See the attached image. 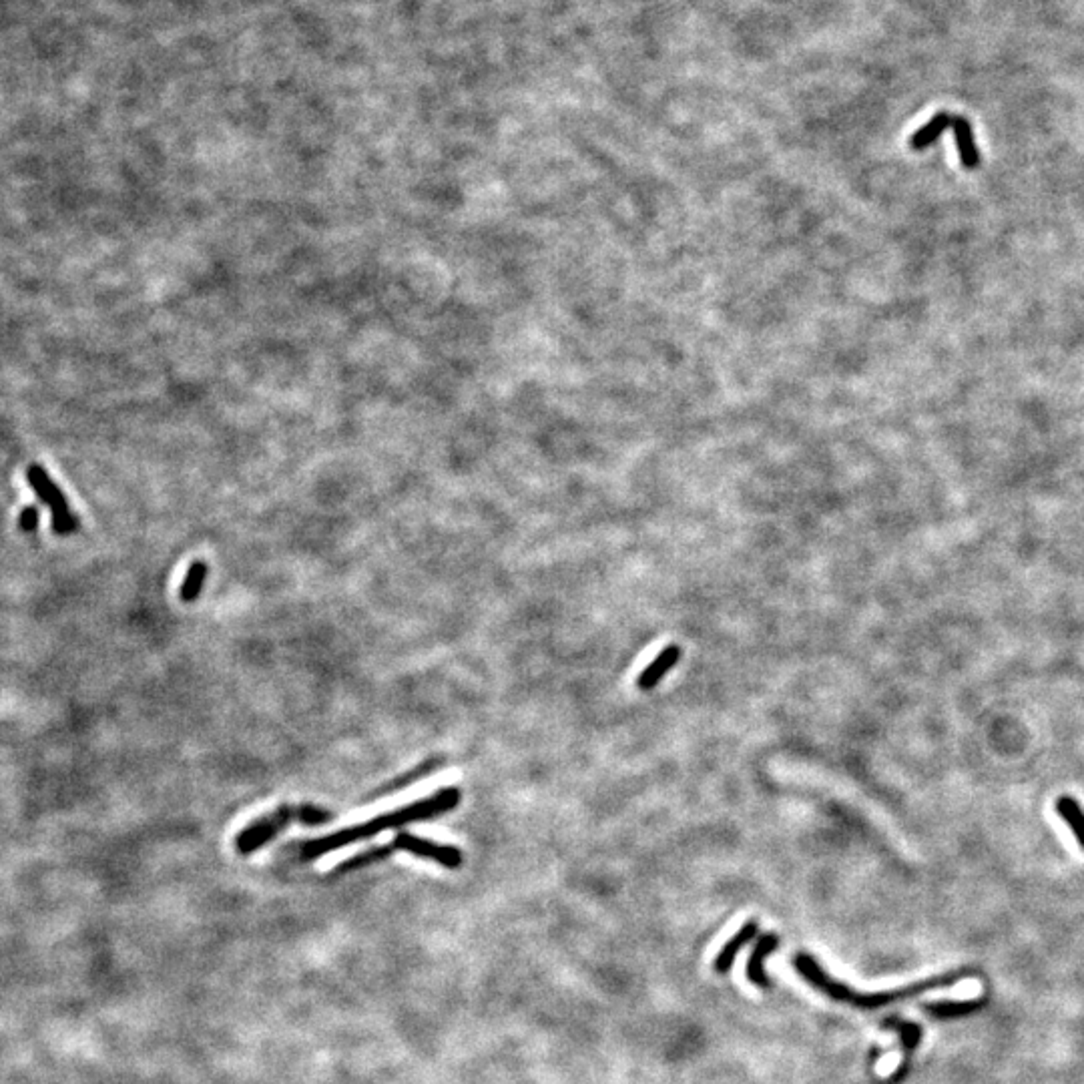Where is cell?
<instances>
[{"label":"cell","instance_id":"cell-15","mask_svg":"<svg viewBox=\"0 0 1084 1084\" xmlns=\"http://www.w3.org/2000/svg\"><path fill=\"white\" fill-rule=\"evenodd\" d=\"M438 767H442V759H430V761H424V763H422L420 767H416L414 771H410V773H404V775H400L398 779L390 781V783H388L386 787H382V789H380L378 793H380V795H388V793H392V791L404 789V787H408V785H412V783L420 781V779H422L424 775H430V773H434V771H436Z\"/></svg>","mask_w":1084,"mask_h":1084},{"label":"cell","instance_id":"cell-9","mask_svg":"<svg viewBox=\"0 0 1084 1084\" xmlns=\"http://www.w3.org/2000/svg\"><path fill=\"white\" fill-rule=\"evenodd\" d=\"M757 930H759V926H757L755 920L745 922L743 928H741V930H739V932H737V934L721 948V952L717 954L715 964H713V966H715V972L727 974V972L731 970V966H733L735 956L739 954V950H741L745 944H749V942L757 936Z\"/></svg>","mask_w":1084,"mask_h":1084},{"label":"cell","instance_id":"cell-12","mask_svg":"<svg viewBox=\"0 0 1084 1084\" xmlns=\"http://www.w3.org/2000/svg\"><path fill=\"white\" fill-rule=\"evenodd\" d=\"M1056 811H1058V816L1066 822V826L1072 830L1078 846L1084 850V811L1078 805V801L1064 795L1056 801Z\"/></svg>","mask_w":1084,"mask_h":1084},{"label":"cell","instance_id":"cell-1","mask_svg":"<svg viewBox=\"0 0 1084 1084\" xmlns=\"http://www.w3.org/2000/svg\"><path fill=\"white\" fill-rule=\"evenodd\" d=\"M460 801H462V791L458 787L438 789L436 793H432L426 799H418V801H414L410 805L388 811V813H384V816H378V818L368 820L364 824L342 828L338 832H332L330 836H322V838L304 842L300 846V850H298L300 860L302 862H312V860H318V858H322L326 854L348 848V846H352V844H356L360 840H370V838H374L378 834L398 830V828H404V826L414 824V822H426V820L444 816V813L452 811Z\"/></svg>","mask_w":1084,"mask_h":1084},{"label":"cell","instance_id":"cell-4","mask_svg":"<svg viewBox=\"0 0 1084 1084\" xmlns=\"http://www.w3.org/2000/svg\"><path fill=\"white\" fill-rule=\"evenodd\" d=\"M27 480H29L31 488L35 490L37 498L41 502H45L47 508L51 510L53 532L59 534V536L75 534L81 528V520L75 514V510L69 506L61 486L55 484L51 474L41 464H31L27 468Z\"/></svg>","mask_w":1084,"mask_h":1084},{"label":"cell","instance_id":"cell-7","mask_svg":"<svg viewBox=\"0 0 1084 1084\" xmlns=\"http://www.w3.org/2000/svg\"><path fill=\"white\" fill-rule=\"evenodd\" d=\"M779 946V938L775 934H765L757 940L749 960H747V966H745V976L747 980L757 986V988H769V978L765 974V960L767 956Z\"/></svg>","mask_w":1084,"mask_h":1084},{"label":"cell","instance_id":"cell-6","mask_svg":"<svg viewBox=\"0 0 1084 1084\" xmlns=\"http://www.w3.org/2000/svg\"><path fill=\"white\" fill-rule=\"evenodd\" d=\"M681 655H683V651H681L679 645H667L637 677L639 689L641 691H653L667 677V673L673 671V667L679 663Z\"/></svg>","mask_w":1084,"mask_h":1084},{"label":"cell","instance_id":"cell-14","mask_svg":"<svg viewBox=\"0 0 1084 1084\" xmlns=\"http://www.w3.org/2000/svg\"><path fill=\"white\" fill-rule=\"evenodd\" d=\"M394 852H396V848H394L392 844H390V846H380V848H370V850H366V852H362V854H356V856H352L350 860L342 862V864L336 868V872L340 874V872H356V870H362V868L372 866V864H376V862L388 860Z\"/></svg>","mask_w":1084,"mask_h":1084},{"label":"cell","instance_id":"cell-10","mask_svg":"<svg viewBox=\"0 0 1084 1084\" xmlns=\"http://www.w3.org/2000/svg\"><path fill=\"white\" fill-rule=\"evenodd\" d=\"M952 129H954V141L958 145L962 165L966 169H976L980 165V153L976 147L972 125L964 117H952Z\"/></svg>","mask_w":1084,"mask_h":1084},{"label":"cell","instance_id":"cell-13","mask_svg":"<svg viewBox=\"0 0 1084 1084\" xmlns=\"http://www.w3.org/2000/svg\"><path fill=\"white\" fill-rule=\"evenodd\" d=\"M207 571H209L207 563H203V561L191 563V567H189V571H187V575H185V579L181 583V589H179V599L183 603H195L199 599V595L203 591V585L207 581Z\"/></svg>","mask_w":1084,"mask_h":1084},{"label":"cell","instance_id":"cell-16","mask_svg":"<svg viewBox=\"0 0 1084 1084\" xmlns=\"http://www.w3.org/2000/svg\"><path fill=\"white\" fill-rule=\"evenodd\" d=\"M41 524V510L37 506H27L19 514V528L23 532H35Z\"/></svg>","mask_w":1084,"mask_h":1084},{"label":"cell","instance_id":"cell-11","mask_svg":"<svg viewBox=\"0 0 1084 1084\" xmlns=\"http://www.w3.org/2000/svg\"><path fill=\"white\" fill-rule=\"evenodd\" d=\"M952 127V115L950 113H936L924 127H920L912 137H910V147L914 151H924L928 149L930 145H934L940 135Z\"/></svg>","mask_w":1084,"mask_h":1084},{"label":"cell","instance_id":"cell-2","mask_svg":"<svg viewBox=\"0 0 1084 1084\" xmlns=\"http://www.w3.org/2000/svg\"><path fill=\"white\" fill-rule=\"evenodd\" d=\"M793 966L811 986H816L818 990L828 994L832 1000H838V1002H844V1004H850V1006H858V1008H866V1010L884 1008V1006H888L892 1002L914 998V996H918V994H922L926 990H934L938 986H948V984L962 978V974H948V976H942V978L936 976V978H930L926 982H918V984L904 986V988H898V990H886V992H876V994H860V992L852 990L850 986H846L842 982H836L832 976H828V972L816 960H813L809 954H797L793 958Z\"/></svg>","mask_w":1084,"mask_h":1084},{"label":"cell","instance_id":"cell-3","mask_svg":"<svg viewBox=\"0 0 1084 1084\" xmlns=\"http://www.w3.org/2000/svg\"><path fill=\"white\" fill-rule=\"evenodd\" d=\"M334 820V813H330L324 807L300 803V805H280L267 816L257 818L249 826H245L235 836V848L239 854L249 856L263 846H267L276 836H280L290 824H304V826H324Z\"/></svg>","mask_w":1084,"mask_h":1084},{"label":"cell","instance_id":"cell-8","mask_svg":"<svg viewBox=\"0 0 1084 1084\" xmlns=\"http://www.w3.org/2000/svg\"><path fill=\"white\" fill-rule=\"evenodd\" d=\"M882 1026H884V1028L898 1030V1032H900V1038H902V1044H904V1062H902V1066L898 1068V1072L892 1074V1076L888 1078L890 1084H892V1082L896 1084V1082H900V1080L906 1076V1070H908L906 1066H908V1062H910L912 1052H914L916 1046L920 1044L922 1032H920V1028H918L916 1024H912V1022H908V1020H900V1018H886V1020L882 1022Z\"/></svg>","mask_w":1084,"mask_h":1084},{"label":"cell","instance_id":"cell-5","mask_svg":"<svg viewBox=\"0 0 1084 1084\" xmlns=\"http://www.w3.org/2000/svg\"><path fill=\"white\" fill-rule=\"evenodd\" d=\"M392 846L396 850L408 852V854H412L416 858L436 862L446 870H458L462 866V852L458 848L448 846V844H438L434 840L420 838V836H414V834H408V832L398 834L394 838Z\"/></svg>","mask_w":1084,"mask_h":1084}]
</instances>
